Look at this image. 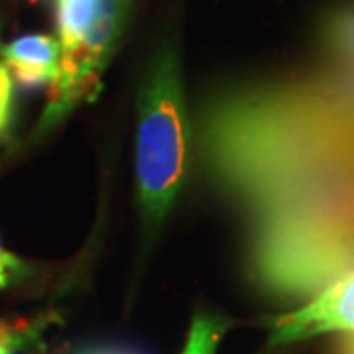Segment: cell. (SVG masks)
<instances>
[{
    "mask_svg": "<svg viewBox=\"0 0 354 354\" xmlns=\"http://www.w3.org/2000/svg\"><path fill=\"white\" fill-rule=\"evenodd\" d=\"M205 176L270 227L354 230V111L325 91L252 85L201 106L195 127Z\"/></svg>",
    "mask_w": 354,
    "mask_h": 354,
    "instance_id": "obj_1",
    "label": "cell"
},
{
    "mask_svg": "<svg viewBox=\"0 0 354 354\" xmlns=\"http://www.w3.org/2000/svg\"><path fill=\"white\" fill-rule=\"evenodd\" d=\"M189 148L187 109L174 53L162 51L140 88L136 177L142 215L160 225L185 179Z\"/></svg>",
    "mask_w": 354,
    "mask_h": 354,
    "instance_id": "obj_2",
    "label": "cell"
},
{
    "mask_svg": "<svg viewBox=\"0 0 354 354\" xmlns=\"http://www.w3.org/2000/svg\"><path fill=\"white\" fill-rule=\"evenodd\" d=\"M335 330L354 335V270L317 293L301 309L276 319L270 344L305 341Z\"/></svg>",
    "mask_w": 354,
    "mask_h": 354,
    "instance_id": "obj_3",
    "label": "cell"
},
{
    "mask_svg": "<svg viewBox=\"0 0 354 354\" xmlns=\"http://www.w3.org/2000/svg\"><path fill=\"white\" fill-rule=\"evenodd\" d=\"M109 0H57V30L62 50L75 48L99 20Z\"/></svg>",
    "mask_w": 354,
    "mask_h": 354,
    "instance_id": "obj_4",
    "label": "cell"
},
{
    "mask_svg": "<svg viewBox=\"0 0 354 354\" xmlns=\"http://www.w3.org/2000/svg\"><path fill=\"white\" fill-rule=\"evenodd\" d=\"M2 57L6 65H30V67H46L59 69L62 59V44L51 36L32 34L14 39L4 46Z\"/></svg>",
    "mask_w": 354,
    "mask_h": 354,
    "instance_id": "obj_5",
    "label": "cell"
},
{
    "mask_svg": "<svg viewBox=\"0 0 354 354\" xmlns=\"http://www.w3.org/2000/svg\"><path fill=\"white\" fill-rule=\"evenodd\" d=\"M321 39L333 59L354 69V2L327 16Z\"/></svg>",
    "mask_w": 354,
    "mask_h": 354,
    "instance_id": "obj_6",
    "label": "cell"
},
{
    "mask_svg": "<svg viewBox=\"0 0 354 354\" xmlns=\"http://www.w3.org/2000/svg\"><path fill=\"white\" fill-rule=\"evenodd\" d=\"M225 333V323L211 315H197L193 319L189 337L181 354H215L221 337Z\"/></svg>",
    "mask_w": 354,
    "mask_h": 354,
    "instance_id": "obj_7",
    "label": "cell"
},
{
    "mask_svg": "<svg viewBox=\"0 0 354 354\" xmlns=\"http://www.w3.org/2000/svg\"><path fill=\"white\" fill-rule=\"evenodd\" d=\"M39 329L30 327L28 323H8L0 319V354H12L22 342L38 335Z\"/></svg>",
    "mask_w": 354,
    "mask_h": 354,
    "instance_id": "obj_8",
    "label": "cell"
},
{
    "mask_svg": "<svg viewBox=\"0 0 354 354\" xmlns=\"http://www.w3.org/2000/svg\"><path fill=\"white\" fill-rule=\"evenodd\" d=\"M12 113V75L6 65H0V136L6 134Z\"/></svg>",
    "mask_w": 354,
    "mask_h": 354,
    "instance_id": "obj_9",
    "label": "cell"
},
{
    "mask_svg": "<svg viewBox=\"0 0 354 354\" xmlns=\"http://www.w3.org/2000/svg\"><path fill=\"white\" fill-rule=\"evenodd\" d=\"M22 270V262L14 256L6 252L0 244V288H6L12 281L14 274Z\"/></svg>",
    "mask_w": 354,
    "mask_h": 354,
    "instance_id": "obj_10",
    "label": "cell"
},
{
    "mask_svg": "<svg viewBox=\"0 0 354 354\" xmlns=\"http://www.w3.org/2000/svg\"><path fill=\"white\" fill-rule=\"evenodd\" d=\"M38 335H34L32 339H28L26 342H22L12 354H41V344H39L38 341Z\"/></svg>",
    "mask_w": 354,
    "mask_h": 354,
    "instance_id": "obj_11",
    "label": "cell"
},
{
    "mask_svg": "<svg viewBox=\"0 0 354 354\" xmlns=\"http://www.w3.org/2000/svg\"><path fill=\"white\" fill-rule=\"evenodd\" d=\"M339 354H354V335H351L346 341L342 342L341 353Z\"/></svg>",
    "mask_w": 354,
    "mask_h": 354,
    "instance_id": "obj_12",
    "label": "cell"
},
{
    "mask_svg": "<svg viewBox=\"0 0 354 354\" xmlns=\"http://www.w3.org/2000/svg\"><path fill=\"white\" fill-rule=\"evenodd\" d=\"M85 354H128V353H122V351H91V353H85Z\"/></svg>",
    "mask_w": 354,
    "mask_h": 354,
    "instance_id": "obj_13",
    "label": "cell"
}]
</instances>
